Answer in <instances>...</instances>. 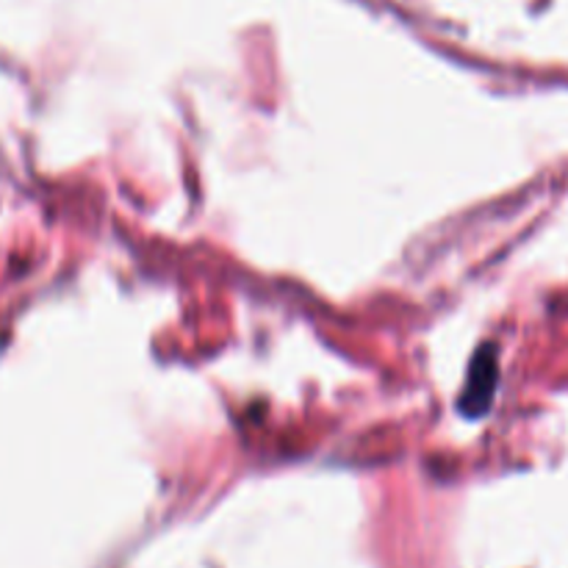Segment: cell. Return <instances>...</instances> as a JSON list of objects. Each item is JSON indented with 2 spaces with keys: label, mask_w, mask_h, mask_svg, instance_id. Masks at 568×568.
<instances>
[{
  "label": "cell",
  "mask_w": 568,
  "mask_h": 568,
  "mask_svg": "<svg viewBox=\"0 0 568 568\" xmlns=\"http://www.w3.org/2000/svg\"><path fill=\"white\" fill-rule=\"evenodd\" d=\"M494 388H497V358H494L491 349H483V353L477 355L475 369H471L469 388H466V414H480V410H486L488 403H491Z\"/></svg>",
  "instance_id": "cell-1"
}]
</instances>
